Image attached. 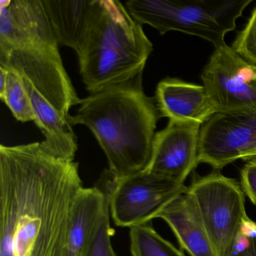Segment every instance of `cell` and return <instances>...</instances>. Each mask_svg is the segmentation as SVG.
I'll use <instances>...</instances> for the list:
<instances>
[{
	"label": "cell",
	"mask_w": 256,
	"mask_h": 256,
	"mask_svg": "<svg viewBox=\"0 0 256 256\" xmlns=\"http://www.w3.org/2000/svg\"><path fill=\"white\" fill-rule=\"evenodd\" d=\"M78 163L40 142L0 146V256H68Z\"/></svg>",
	"instance_id": "obj_1"
},
{
	"label": "cell",
	"mask_w": 256,
	"mask_h": 256,
	"mask_svg": "<svg viewBox=\"0 0 256 256\" xmlns=\"http://www.w3.org/2000/svg\"><path fill=\"white\" fill-rule=\"evenodd\" d=\"M142 76L90 94L68 120L72 126L84 125L92 132L114 180L145 170L150 160L161 116L155 97L144 91Z\"/></svg>",
	"instance_id": "obj_2"
},
{
	"label": "cell",
	"mask_w": 256,
	"mask_h": 256,
	"mask_svg": "<svg viewBox=\"0 0 256 256\" xmlns=\"http://www.w3.org/2000/svg\"><path fill=\"white\" fill-rule=\"evenodd\" d=\"M154 50L142 25L118 0H96L92 20L78 54L82 80L90 94L143 73Z\"/></svg>",
	"instance_id": "obj_3"
},
{
	"label": "cell",
	"mask_w": 256,
	"mask_h": 256,
	"mask_svg": "<svg viewBox=\"0 0 256 256\" xmlns=\"http://www.w3.org/2000/svg\"><path fill=\"white\" fill-rule=\"evenodd\" d=\"M252 0H130L126 8L143 26L161 35L178 31L204 38L215 48L236 28V20Z\"/></svg>",
	"instance_id": "obj_4"
},
{
	"label": "cell",
	"mask_w": 256,
	"mask_h": 256,
	"mask_svg": "<svg viewBox=\"0 0 256 256\" xmlns=\"http://www.w3.org/2000/svg\"><path fill=\"white\" fill-rule=\"evenodd\" d=\"M59 46L48 42L0 44V67L20 74L62 118L70 120V108L80 104L82 100L64 68Z\"/></svg>",
	"instance_id": "obj_5"
},
{
	"label": "cell",
	"mask_w": 256,
	"mask_h": 256,
	"mask_svg": "<svg viewBox=\"0 0 256 256\" xmlns=\"http://www.w3.org/2000/svg\"><path fill=\"white\" fill-rule=\"evenodd\" d=\"M188 190L198 204L216 256H232L242 224L248 218L240 184L215 170L194 178Z\"/></svg>",
	"instance_id": "obj_6"
},
{
	"label": "cell",
	"mask_w": 256,
	"mask_h": 256,
	"mask_svg": "<svg viewBox=\"0 0 256 256\" xmlns=\"http://www.w3.org/2000/svg\"><path fill=\"white\" fill-rule=\"evenodd\" d=\"M110 214L118 227L133 228L149 223L158 211L186 191L176 184L148 170L114 180L107 170Z\"/></svg>",
	"instance_id": "obj_7"
},
{
	"label": "cell",
	"mask_w": 256,
	"mask_h": 256,
	"mask_svg": "<svg viewBox=\"0 0 256 256\" xmlns=\"http://www.w3.org/2000/svg\"><path fill=\"white\" fill-rule=\"evenodd\" d=\"M202 79L217 113L256 109V67L228 44L215 48Z\"/></svg>",
	"instance_id": "obj_8"
},
{
	"label": "cell",
	"mask_w": 256,
	"mask_h": 256,
	"mask_svg": "<svg viewBox=\"0 0 256 256\" xmlns=\"http://www.w3.org/2000/svg\"><path fill=\"white\" fill-rule=\"evenodd\" d=\"M256 155V109L216 113L202 126L198 163L220 170L238 160Z\"/></svg>",
	"instance_id": "obj_9"
},
{
	"label": "cell",
	"mask_w": 256,
	"mask_h": 256,
	"mask_svg": "<svg viewBox=\"0 0 256 256\" xmlns=\"http://www.w3.org/2000/svg\"><path fill=\"white\" fill-rule=\"evenodd\" d=\"M200 124L169 120L156 133L152 154L145 170L179 184L197 167Z\"/></svg>",
	"instance_id": "obj_10"
},
{
	"label": "cell",
	"mask_w": 256,
	"mask_h": 256,
	"mask_svg": "<svg viewBox=\"0 0 256 256\" xmlns=\"http://www.w3.org/2000/svg\"><path fill=\"white\" fill-rule=\"evenodd\" d=\"M36 42L58 43L42 0H1L0 44L16 46Z\"/></svg>",
	"instance_id": "obj_11"
},
{
	"label": "cell",
	"mask_w": 256,
	"mask_h": 256,
	"mask_svg": "<svg viewBox=\"0 0 256 256\" xmlns=\"http://www.w3.org/2000/svg\"><path fill=\"white\" fill-rule=\"evenodd\" d=\"M156 102L161 118L203 126L216 110L204 86L178 78L163 79L157 85Z\"/></svg>",
	"instance_id": "obj_12"
},
{
	"label": "cell",
	"mask_w": 256,
	"mask_h": 256,
	"mask_svg": "<svg viewBox=\"0 0 256 256\" xmlns=\"http://www.w3.org/2000/svg\"><path fill=\"white\" fill-rule=\"evenodd\" d=\"M156 218L168 223L180 245L191 256H216L197 200L188 190L178 194Z\"/></svg>",
	"instance_id": "obj_13"
},
{
	"label": "cell",
	"mask_w": 256,
	"mask_h": 256,
	"mask_svg": "<svg viewBox=\"0 0 256 256\" xmlns=\"http://www.w3.org/2000/svg\"><path fill=\"white\" fill-rule=\"evenodd\" d=\"M110 211L107 190L98 187L80 190L72 210L68 256H85L94 244L104 215Z\"/></svg>",
	"instance_id": "obj_14"
},
{
	"label": "cell",
	"mask_w": 256,
	"mask_h": 256,
	"mask_svg": "<svg viewBox=\"0 0 256 256\" xmlns=\"http://www.w3.org/2000/svg\"><path fill=\"white\" fill-rule=\"evenodd\" d=\"M46 14L60 46L78 54L88 34L96 0H42Z\"/></svg>",
	"instance_id": "obj_15"
},
{
	"label": "cell",
	"mask_w": 256,
	"mask_h": 256,
	"mask_svg": "<svg viewBox=\"0 0 256 256\" xmlns=\"http://www.w3.org/2000/svg\"><path fill=\"white\" fill-rule=\"evenodd\" d=\"M130 236L132 256H185L148 223L131 228Z\"/></svg>",
	"instance_id": "obj_16"
},
{
	"label": "cell",
	"mask_w": 256,
	"mask_h": 256,
	"mask_svg": "<svg viewBox=\"0 0 256 256\" xmlns=\"http://www.w3.org/2000/svg\"><path fill=\"white\" fill-rule=\"evenodd\" d=\"M6 70V84L4 90L0 94V98L18 120L35 122V114L22 77L14 70Z\"/></svg>",
	"instance_id": "obj_17"
},
{
	"label": "cell",
	"mask_w": 256,
	"mask_h": 256,
	"mask_svg": "<svg viewBox=\"0 0 256 256\" xmlns=\"http://www.w3.org/2000/svg\"><path fill=\"white\" fill-rule=\"evenodd\" d=\"M232 48L242 59L256 67V6Z\"/></svg>",
	"instance_id": "obj_18"
},
{
	"label": "cell",
	"mask_w": 256,
	"mask_h": 256,
	"mask_svg": "<svg viewBox=\"0 0 256 256\" xmlns=\"http://www.w3.org/2000/svg\"><path fill=\"white\" fill-rule=\"evenodd\" d=\"M110 211L104 215L94 244L85 256H116L112 244Z\"/></svg>",
	"instance_id": "obj_19"
},
{
	"label": "cell",
	"mask_w": 256,
	"mask_h": 256,
	"mask_svg": "<svg viewBox=\"0 0 256 256\" xmlns=\"http://www.w3.org/2000/svg\"><path fill=\"white\" fill-rule=\"evenodd\" d=\"M232 256H256V223L250 218L242 224Z\"/></svg>",
	"instance_id": "obj_20"
},
{
	"label": "cell",
	"mask_w": 256,
	"mask_h": 256,
	"mask_svg": "<svg viewBox=\"0 0 256 256\" xmlns=\"http://www.w3.org/2000/svg\"><path fill=\"white\" fill-rule=\"evenodd\" d=\"M240 185L246 196L256 205V160H250L240 172Z\"/></svg>",
	"instance_id": "obj_21"
},
{
	"label": "cell",
	"mask_w": 256,
	"mask_h": 256,
	"mask_svg": "<svg viewBox=\"0 0 256 256\" xmlns=\"http://www.w3.org/2000/svg\"><path fill=\"white\" fill-rule=\"evenodd\" d=\"M256 160V156H254V157H253V158H252V160Z\"/></svg>",
	"instance_id": "obj_22"
}]
</instances>
